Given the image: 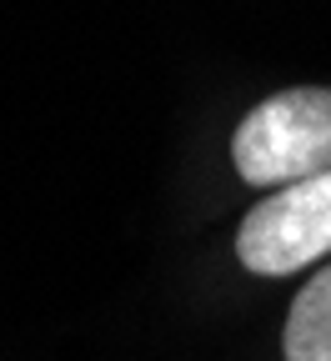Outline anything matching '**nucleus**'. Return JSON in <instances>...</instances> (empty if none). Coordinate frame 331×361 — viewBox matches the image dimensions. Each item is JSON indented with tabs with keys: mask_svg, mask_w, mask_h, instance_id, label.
I'll list each match as a JSON object with an SVG mask.
<instances>
[{
	"mask_svg": "<svg viewBox=\"0 0 331 361\" xmlns=\"http://www.w3.org/2000/svg\"><path fill=\"white\" fill-rule=\"evenodd\" d=\"M287 361H331V266L301 286L287 316Z\"/></svg>",
	"mask_w": 331,
	"mask_h": 361,
	"instance_id": "nucleus-3",
	"label": "nucleus"
},
{
	"mask_svg": "<svg viewBox=\"0 0 331 361\" xmlns=\"http://www.w3.org/2000/svg\"><path fill=\"white\" fill-rule=\"evenodd\" d=\"M231 161L251 186L311 180L331 171V90L296 85L261 101L231 135Z\"/></svg>",
	"mask_w": 331,
	"mask_h": 361,
	"instance_id": "nucleus-1",
	"label": "nucleus"
},
{
	"mask_svg": "<svg viewBox=\"0 0 331 361\" xmlns=\"http://www.w3.org/2000/svg\"><path fill=\"white\" fill-rule=\"evenodd\" d=\"M331 251V171L266 196L236 231V256L256 276H287Z\"/></svg>",
	"mask_w": 331,
	"mask_h": 361,
	"instance_id": "nucleus-2",
	"label": "nucleus"
}]
</instances>
